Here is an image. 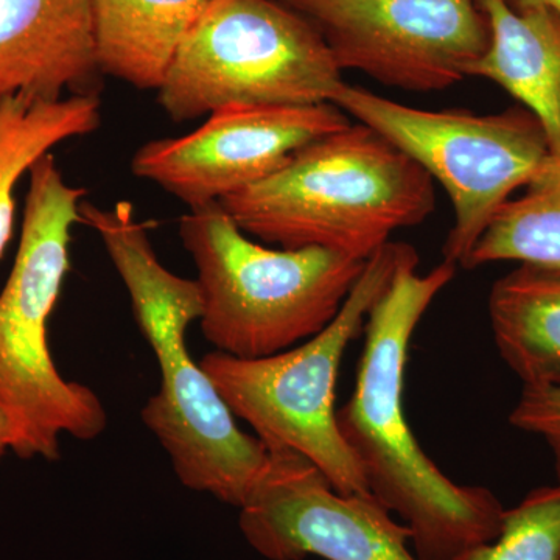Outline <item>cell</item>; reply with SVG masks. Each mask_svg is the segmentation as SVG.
I'll list each match as a JSON object with an SVG mask.
<instances>
[{
  "instance_id": "obj_20",
  "label": "cell",
  "mask_w": 560,
  "mask_h": 560,
  "mask_svg": "<svg viewBox=\"0 0 560 560\" xmlns=\"http://www.w3.org/2000/svg\"><path fill=\"white\" fill-rule=\"evenodd\" d=\"M515 13L534 10H551L560 14V0H503Z\"/></svg>"
},
{
  "instance_id": "obj_12",
  "label": "cell",
  "mask_w": 560,
  "mask_h": 560,
  "mask_svg": "<svg viewBox=\"0 0 560 560\" xmlns=\"http://www.w3.org/2000/svg\"><path fill=\"white\" fill-rule=\"evenodd\" d=\"M91 0H0V102L98 95Z\"/></svg>"
},
{
  "instance_id": "obj_5",
  "label": "cell",
  "mask_w": 560,
  "mask_h": 560,
  "mask_svg": "<svg viewBox=\"0 0 560 560\" xmlns=\"http://www.w3.org/2000/svg\"><path fill=\"white\" fill-rule=\"evenodd\" d=\"M179 238L197 268L202 335L237 359L276 355L326 329L366 264L323 248H268L220 202L184 213Z\"/></svg>"
},
{
  "instance_id": "obj_16",
  "label": "cell",
  "mask_w": 560,
  "mask_h": 560,
  "mask_svg": "<svg viewBox=\"0 0 560 560\" xmlns=\"http://www.w3.org/2000/svg\"><path fill=\"white\" fill-rule=\"evenodd\" d=\"M102 124L98 95L58 101L14 95L0 102V259L14 228V189L40 158L66 140L83 138Z\"/></svg>"
},
{
  "instance_id": "obj_8",
  "label": "cell",
  "mask_w": 560,
  "mask_h": 560,
  "mask_svg": "<svg viewBox=\"0 0 560 560\" xmlns=\"http://www.w3.org/2000/svg\"><path fill=\"white\" fill-rule=\"evenodd\" d=\"M331 103L404 151L447 191L455 223L442 253L460 267L501 206L552 158L539 120L523 106L486 116L419 109L346 83Z\"/></svg>"
},
{
  "instance_id": "obj_15",
  "label": "cell",
  "mask_w": 560,
  "mask_h": 560,
  "mask_svg": "<svg viewBox=\"0 0 560 560\" xmlns=\"http://www.w3.org/2000/svg\"><path fill=\"white\" fill-rule=\"evenodd\" d=\"M493 341L523 386L560 385V270L518 265L489 294Z\"/></svg>"
},
{
  "instance_id": "obj_1",
  "label": "cell",
  "mask_w": 560,
  "mask_h": 560,
  "mask_svg": "<svg viewBox=\"0 0 560 560\" xmlns=\"http://www.w3.org/2000/svg\"><path fill=\"white\" fill-rule=\"evenodd\" d=\"M407 246L364 326L355 388L337 410L338 429L372 497L410 529L420 560H459L499 536L504 508L488 488L452 481L420 447L405 415V371L412 335L455 278L444 260L420 275Z\"/></svg>"
},
{
  "instance_id": "obj_2",
  "label": "cell",
  "mask_w": 560,
  "mask_h": 560,
  "mask_svg": "<svg viewBox=\"0 0 560 560\" xmlns=\"http://www.w3.org/2000/svg\"><path fill=\"white\" fill-rule=\"evenodd\" d=\"M80 223L101 238L160 366V390L143 405V423L167 453L180 485L241 510L264 478L270 451L238 427L187 349V329L202 315L200 283L162 265L151 245V224L138 219L131 202L103 208L84 200Z\"/></svg>"
},
{
  "instance_id": "obj_19",
  "label": "cell",
  "mask_w": 560,
  "mask_h": 560,
  "mask_svg": "<svg viewBox=\"0 0 560 560\" xmlns=\"http://www.w3.org/2000/svg\"><path fill=\"white\" fill-rule=\"evenodd\" d=\"M510 422L514 429L540 438L550 447L560 485V385L523 386Z\"/></svg>"
},
{
  "instance_id": "obj_14",
  "label": "cell",
  "mask_w": 560,
  "mask_h": 560,
  "mask_svg": "<svg viewBox=\"0 0 560 560\" xmlns=\"http://www.w3.org/2000/svg\"><path fill=\"white\" fill-rule=\"evenodd\" d=\"M213 0H91L103 75L158 91L173 58Z\"/></svg>"
},
{
  "instance_id": "obj_7",
  "label": "cell",
  "mask_w": 560,
  "mask_h": 560,
  "mask_svg": "<svg viewBox=\"0 0 560 560\" xmlns=\"http://www.w3.org/2000/svg\"><path fill=\"white\" fill-rule=\"evenodd\" d=\"M345 84L311 22L279 0H213L183 40L158 103L176 124L228 106H313Z\"/></svg>"
},
{
  "instance_id": "obj_13",
  "label": "cell",
  "mask_w": 560,
  "mask_h": 560,
  "mask_svg": "<svg viewBox=\"0 0 560 560\" xmlns=\"http://www.w3.org/2000/svg\"><path fill=\"white\" fill-rule=\"evenodd\" d=\"M490 28L488 50L469 77L492 81L534 114L560 160V14L515 13L503 0H477Z\"/></svg>"
},
{
  "instance_id": "obj_6",
  "label": "cell",
  "mask_w": 560,
  "mask_h": 560,
  "mask_svg": "<svg viewBox=\"0 0 560 560\" xmlns=\"http://www.w3.org/2000/svg\"><path fill=\"white\" fill-rule=\"evenodd\" d=\"M407 246L388 242L372 254L337 318L311 340L264 359H237L212 350L200 361L232 415L248 422L268 448L300 453L345 495L370 489L338 429L342 357L364 331Z\"/></svg>"
},
{
  "instance_id": "obj_3",
  "label": "cell",
  "mask_w": 560,
  "mask_h": 560,
  "mask_svg": "<svg viewBox=\"0 0 560 560\" xmlns=\"http://www.w3.org/2000/svg\"><path fill=\"white\" fill-rule=\"evenodd\" d=\"M220 205L243 232L268 245L366 261L394 232L429 219L436 194L429 173L357 121L308 143Z\"/></svg>"
},
{
  "instance_id": "obj_4",
  "label": "cell",
  "mask_w": 560,
  "mask_h": 560,
  "mask_svg": "<svg viewBox=\"0 0 560 560\" xmlns=\"http://www.w3.org/2000/svg\"><path fill=\"white\" fill-rule=\"evenodd\" d=\"M20 246L0 291V401L21 459H60L61 436L97 440L108 427L101 397L55 366L49 320L68 275L72 228L88 190L66 180L54 154L28 172Z\"/></svg>"
},
{
  "instance_id": "obj_21",
  "label": "cell",
  "mask_w": 560,
  "mask_h": 560,
  "mask_svg": "<svg viewBox=\"0 0 560 560\" xmlns=\"http://www.w3.org/2000/svg\"><path fill=\"white\" fill-rule=\"evenodd\" d=\"M11 445H13V425H11L9 412L0 401V458L11 451Z\"/></svg>"
},
{
  "instance_id": "obj_9",
  "label": "cell",
  "mask_w": 560,
  "mask_h": 560,
  "mask_svg": "<svg viewBox=\"0 0 560 560\" xmlns=\"http://www.w3.org/2000/svg\"><path fill=\"white\" fill-rule=\"evenodd\" d=\"M311 22L341 72L408 92L469 77L490 43L477 0H279Z\"/></svg>"
},
{
  "instance_id": "obj_10",
  "label": "cell",
  "mask_w": 560,
  "mask_h": 560,
  "mask_svg": "<svg viewBox=\"0 0 560 560\" xmlns=\"http://www.w3.org/2000/svg\"><path fill=\"white\" fill-rule=\"evenodd\" d=\"M349 124L348 114L334 103L228 106L180 138L143 143L131 171L187 208H198L260 183L296 151Z\"/></svg>"
},
{
  "instance_id": "obj_17",
  "label": "cell",
  "mask_w": 560,
  "mask_h": 560,
  "mask_svg": "<svg viewBox=\"0 0 560 560\" xmlns=\"http://www.w3.org/2000/svg\"><path fill=\"white\" fill-rule=\"evenodd\" d=\"M495 261L560 270V160L551 158L521 198L501 206L463 267Z\"/></svg>"
},
{
  "instance_id": "obj_18",
  "label": "cell",
  "mask_w": 560,
  "mask_h": 560,
  "mask_svg": "<svg viewBox=\"0 0 560 560\" xmlns=\"http://www.w3.org/2000/svg\"><path fill=\"white\" fill-rule=\"evenodd\" d=\"M459 560H560V485L530 490L504 510L499 536Z\"/></svg>"
},
{
  "instance_id": "obj_11",
  "label": "cell",
  "mask_w": 560,
  "mask_h": 560,
  "mask_svg": "<svg viewBox=\"0 0 560 560\" xmlns=\"http://www.w3.org/2000/svg\"><path fill=\"white\" fill-rule=\"evenodd\" d=\"M270 463L241 508L246 541L268 560H420L411 533L371 493L338 492L323 471L289 448Z\"/></svg>"
}]
</instances>
